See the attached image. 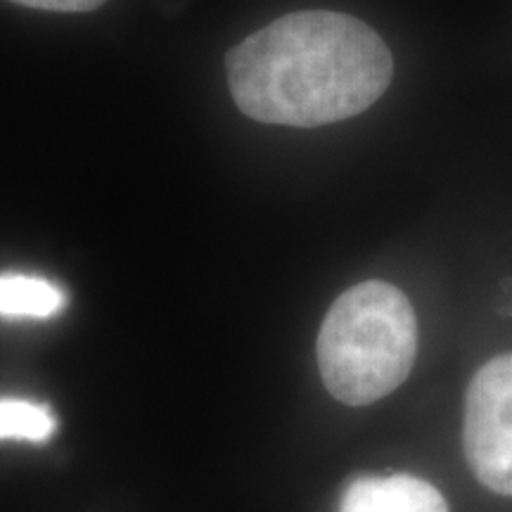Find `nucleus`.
Segmentation results:
<instances>
[{
  "instance_id": "nucleus-7",
  "label": "nucleus",
  "mask_w": 512,
  "mask_h": 512,
  "mask_svg": "<svg viewBox=\"0 0 512 512\" xmlns=\"http://www.w3.org/2000/svg\"><path fill=\"white\" fill-rule=\"evenodd\" d=\"M10 3L48 12H91L98 10L105 0H10Z\"/></svg>"
},
{
  "instance_id": "nucleus-3",
  "label": "nucleus",
  "mask_w": 512,
  "mask_h": 512,
  "mask_svg": "<svg viewBox=\"0 0 512 512\" xmlns=\"http://www.w3.org/2000/svg\"><path fill=\"white\" fill-rule=\"evenodd\" d=\"M463 446L479 482L498 496H512V354L494 358L472 377Z\"/></svg>"
},
{
  "instance_id": "nucleus-2",
  "label": "nucleus",
  "mask_w": 512,
  "mask_h": 512,
  "mask_svg": "<svg viewBox=\"0 0 512 512\" xmlns=\"http://www.w3.org/2000/svg\"><path fill=\"white\" fill-rule=\"evenodd\" d=\"M418 354V318L399 287L368 280L332 304L320 325L318 368L328 392L368 406L403 384Z\"/></svg>"
},
{
  "instance_id": "nucleus-1",
  "label": "nucleus",
  "mask_w": 512,
  "mask_h": 512,
  "mask_svg": "<svg viewBox=\"0 0 512 512\" xmlns=\"http://www.w3.org/2000/svg\"><path fill=\"white\" fill-rule=\"evenodd\" d=\"M228 86L249 119L316 128L366 112L394 76L387 43L361 19L292 12L226 55Z\"/></svg>"
},
{
  "instance_id": "nucleus-5",
  "label": "nucleus",
  "mask_w": 512,
  "mask_h": 512,
  "mask_svg": "<svg viewBox=\"0 0 512 512\" xmlns=\"http://www.w3.org/2000/svg\"><path fill=\"white\" fill-rule=\"evenodd\" d=\"M67 294L53 280L27 273H0V318L46 320L64 311Z\"/></svg>"
},
{
  "instance_id": "nucleus-4",
  "label": "nucleus",
  "mask_w": 512,
  "mask_h": 512,
  "mask_svg": "<svg viewBox=\"0 0 512 512\" xmlns=\"http://www.w3.org/2000/svg\"><path fill=\"white\" fill-rule=\"evenodd\" d=\"M339 512H448L437 486L413 475L361 477L344 491Z\"/></svg>"
},
{
  "instance_id": "nucleus-6",
  "label": "nucleus",
  "mask_w": 512,
  "mask_h": 512,
  "mask_svg": "<svg viewBox=\"0 0 512 512\" xmlns=\"http://www.w3.org/2000/svg\"><path fill=\"white\" fill-rule=\"evenodd\" d=\"M57 430V418L48 406L27 399H0V439L41 441Z\"/></svg>"
}]
</instances>
